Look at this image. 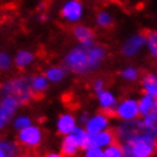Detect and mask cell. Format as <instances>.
Returning <instances> with one entry per match:
<instances>
[{
  "mask_svg": "<svg viewBox=\"0 0 157 157\" xmlns=\"http://www.w3.org/2000/svg\"><path fill=\"white\" fill-rule=\"evenodd\" d=\"M88 48L89 47L77 43L76 45L67 51V53L63 56L61 64L68 71V73H72L78 77H88L92 75Z\"/></svg>",
  "mask_w": 157,
  "mask_h": 157,
  "instance_id": "obj_1",
  "label": "cell"
},
{
  "mask_svg": "<svg viewBox=\"0 0 157 157\" xmlns=\"http://www.w3.org/2000/svg\"><path fill=\"white\" fill-rule=\"evenodd\" d=\"M113 131L116 133L117 141L125 143L143 136H152L157 139V125H149L144 121L143 117L131 121H119Z\"/></svg>",
  "mask_w": 157,
  "mask_h": 157,
  "instance_id": "obj_2",
  "label": "cell"
},
{
  "mask_svg": "<svg viewBox=\"0 0 157 157\" xmlns=\"http://www.w3.org/2000/svg\"><path fill=\"white\" fill-rule=\"evenodd\" d=\"M2 96H13L20 101L21 107L28 105L33 100L35 93L31 88V76L27 75H16L11 76L2 84Z\"/></svg>",
  "mask_w": 157,
  "mask_h": 157,
  "instance_id": "obj_3",
  "label": "cell"
},
{
  "mask_svg": "<svg viewBox=\"0 0 157 157\" xmlns=\"http://www.w3.org/2000/svg\"><path fill=\"white\" fill-rule=\"evenodd\" d=\"M124 157H155L157 153V139L143 136L139 139L121 143Z\"/></svg>",
  "mask_w": 157,
  "mask_h": 157,
  "instance_id": "obj_4",
  "label": "cell"
},
{
  "mask_svg": "<svg viewBox=\"0 0 157 157\" xmlns=\"http://www.w3.org/2000/svg\"><path fill=\"white\" fill-rule=\"evenodd\" d=\"M59 15L63 21L71 25L80 24L84 19L85 8L81 0H65L59 10Z\"/></svg>",
  "mask_w": 157,
  "mask_h": 157,
  "instance_id": "obj_5",
  "label": "cell"
},
{
  "mask_svg": "<svg viewBox=\"0 0 157 157\" xmlns=\"http://www.w3.org/2000/svg\"><path fill=\"white\" fill-rule=\"evenodd\" d=\"M43 139H44V133L40 125L32 124L29 127L17 132L16 140L17 143L27 149H37L41 147Z\"/></svg>",
  "mask_w": 157,
  "mask_h": 157,
  "instance_id": "obj_6",
  "label": "cell"
},
{
  "mask_svg": "<svg viewBox=\"0 0 157 157\" xmlns=\"http://www.w3.org/2000/svg\"><path fill=\"white\" fill-rule=\"evenodd\" d=\"M113 116L119 121H131L141 117L139 108V99H135V97L131 96L123 97L117 104Z\"/></svg>",
  "mask_w": 157,
  "mask_h": 157,
  "instance_id": "obj_7",
  "label": "cell"
},
{
  "mask_svg": "<svg viewBox=\"0 0 157 157\" xmlns=\"http://www.w3.org/2000/svg\"><path fill=\"white\" fill-rule=\"evenodd\" d=\"M144 48H147V33L136 32L123 41L120 47V52L124 57L133 59L137 55H140Z\"/></svg>",
  "mask_w": 157,
  "mask_h": 157,
  "instance_id": "obj_8",
  "label": "cell"
},
{
  "mask_svg": "<svg viewBox=\"0 0 157 157\" xmlns=\"http://www.w3.org/2000/svg\"><path fill=\"white\" fill-rule=\"evenodd\" d=\"M21 107L20 101L13 96H2L0 100V129H4L12 123L19 108Z\"/></svg>",
  "mask_w": 157,
  "mask_h": 157,
  "instance_id": "obj_9",
  "label": "cell"
},
{
  "mask_svg": "<svg viewBox=\"0 0 157 157\" xmlns=\"http://www.w3.org/2000/svg\"><path fill=\"white\" fill-rule=\"evenodd\" d=\"M78 127V121H77V116H75L72 112H63L57 116L56 119V133L59 136L64 137L71 135L75 129Z\"/></svg>",
  "mask_w": 157,
  "mask_h": 157,
  "instance_id": "obj_10",
  "label": "cell"
},
{
  "mask_svg": "<svg viewBox=\"0 0 157 157\" xmlns=\"http://www.w3.org/2000/svg\"><path fill=\"white\" fill-rule=\"evenodd\" d=\"M88 56H89V64H91V72H97L101 67H103L105 59L108 56V49L105 45L100 44V43H95L88 48Z\"/></svg>",
  "mask_w": 157,
  "mask_h": 157,
  "instance_id": "obj_11",
  "label": "cell"
},
{
  "mask_svg": "<svg viewBox=\"0 0 157 157\" xmlns=\"http://www.w3.org/2000/svg\"><path fill=\"white\" fill-rule=\"evenodd\" d=\"M97 96V104H99V108L101 112L107 113L109 116L115 115L116 107L119 104V97L111 89H104L103 92H100Z\"/></svg>",
  "mask_w": 157,
  "mask_h": 157,
  "instance_id": "obj_12",
  "label": "cell"
},
{
  "mask_svg": "<svg viewBox=\"0 0 157 157\" xmlns=\"http://www.w3.org/2000/svg\"><path fill=\"white\" fill-rule=\"evenodd\" d=\"M117 141L116 133L113 129H105V131L97 132V133H92L88 137V143H87V148L88 147H97V148H107L109 145H112L113 143Z\"/></svg>",
  "mask_w": 157,
  "mask_h": 157,
  "instance_id": "obj_13",
  "label": "cell"
},
{
  "mask_svg": "<svg viewBox=\"0 0 157 157\" xmlns=\"http://www.w3.org/2000/svg\"><path fill=\"white\" fill-rule=\"evenodd\" d=\"M72 36L78 44L91 47L96 43V33L91 27L85 24H76L72 28Z\"/></svg>",
  "mask_w": 157,
  "mask_h": 157,
  "instance_id": "obj_14",
  "label": "cell"
},
{
  "mask_svg": "<svg viewBox=\"0 0 157 157\" xmlns=\"http://www.w3.org/2000/svg\"><path fill=\"white\" fill-rule=\"evenodd\" d=\"M111 127V119H109V115L104 112H96L91 115V119L85 125V129L89 135L92 133H97V132H101V131H105V129H109Z\"/></svg>",
  "mask_w": 157,
  "mask_h": 157,
  "instance_id": "obj_15",
  "label": "cell"
},
{
  "mask_svg": "<svg viewBox=\"0 0 157 157\" xmlns=\"http://www.w3.org/2000/svg\"><path fill=\"white\" fill-rule=\"evenodd\" d=\"M35 60H36V55H35L31 49H19L16 53L13 55V63L15 67L19 71H25L28 69L29 67L33 65Z\"/></svg>",
  "mask_w": 157,
  "mask_h": 157,
  "instance_id": "obj_16",
  "label": "cell"
},
{
  "mask_svg": "<svg viewBox=\"0 0 157 157\" xmlns=\"http://www.w3.org/2000/svg\"><path fill=\"white\" fill-rule=\"evenodd\" d=\"M80 151H83V149H81V145H80V143H78L77 139L72 135V133L68 135V136H64L61 139L60 152L65 157H75Z\"/></svg>",
  "mask_w": 157,
  "mask_h": 157,
  "instance_id": "obj_17",
  "label": "cell"
},
{
  "mask_svg": "<svg viewBox=\"0 0 157 157\" xmlns=\"http://www.w3.org/2000/svg\"><path fill=\"white\" fill-rule=\"evenodd\" d=\"M140 85H141L143 93L157 97V73H155V72L144 73L143 76H141Z\"/></svg>",
  "mask_w": 157,
  "mask_h": 157,
  "instance_id": "obj_18",
  "label": "cell"
},
{
  "mask_svg": "<svg viewBox=\"0 0 157 157\" xmlns=\"http://www.w3.org/2000/svg\"><path fill=\"white\" fill-rule=\"evenodd\" d=\"M44 75L47 76V78L49 80L51 84H60L65 80L67 75H68V71L64 68V65H49L47 67L44 71Z\"/></svg>",
  "mask_w": 157,
  "mask_h": 157,
  "instance_id": "obj_19",
  "label": "cell"
},
{
  "mask_svg": "<svg viewBox=\"0 0 157 157\" xmlns=\"http://www.w3.org/2000/svg\"><path fill=\"white\" fill-rule=\"evenodd\" d=\"M49 80L47 78L44 73H37L31 76V88L35 93V96H41L48 91L49 88Z\"/></svg>",
  "mask_w": 157,
  "mask_h": 157,
  "instance_id": "obj_20",
  "label": "cell"
},
{
  "mask_svg": "<svg viewBox=\"0 0 157 157\" xmlns=\"http://www.w3.org/2000/svg\"><path fill=\"white\" fill-rule=\"evenodd\" d=\"M20 147L17 140L3 139L0 141V157H17L20 155Z\"/></svg>",
  "mask_w": 157,
  "mask_h": 157,
  "instance_id": "obj_21",
  "label": "cell"
},
{
  "mask_svg": "<svg viewBox=\"0 0 157 157\" xmlns=\"http://www.w3.org/2000/svg\"><path fill=\"white\" fill-rule=\"evenodd\" d=\"M95 24L100 29H111L115 24V17L113 15L107 10H101L96 13L95 17Z\"/></svg>",
  "mask_w": 157,
  "mask_h": 157,
  "instance_id": "obj_22",
  "label": "cell"
},
{
  "mask_svg": "<svg viewBox=\"0 0 157 157\" xmlns=\"http://www.w3.org/2000/svg\"><path fill=\"white\" fill-rule=\"evenodd\" d=\"M139 108H140V116L141 117L148 115L152 109L156 108V97L147 95V93H143L139 99Z\"/></svg>",
  "mask_w": 157,
  "mask_h": 157,
  "instance_id": "obj_23",
  "label": "cell"
},
{
  "mask_svg": "<svg viewBox=\"0 0 157 157\" xmlns=\"http://www.w3.org/2000/svg\"><path fill=\"white\" fill-rule=\"evenodd\" d=\"M120 77L127 83H135L140 78V71L137 67L127 65L120 71Z\"/></svg>",
  "mask_w": 157,
  "mask_h": 157,
  "instance_id": "obj_24",
  "label": "cell"
},
{
  "mask_svg": "<svg viewBox=\"0 0 157 157\" xmlns=\"http://www.w3.org/2000/svg\"><path fill=\"white\" fill-rule=\"evenodd\" d=\"M147 51L152 59H157V31L147 32Z\"/></svg>",
  "mask_w": 157,
  "mask_h": 157,
  "instance_id": "obj_25",
  "label": "cell"
},
{
  "mask_svg": "<svg viewBox=\"0 0 157 157\" xmlns=\"http://www.w3.org/2000/svg\"><path fill=\"white\" fill-rule=\"evenodd\" d=\"M32 119L28 116V115H16L15 116V119L12 120V123H11V125H12L13 131H21V129H24L27 127H29V125H32Z\"/></svg>",
  "mask_w": 157,
  "mask_h": 157,
  "instance_id": "obj_26",
  "label": "cell"
},
{
  "mask_svg": "<svg viewBox=\"0 0 157 157\" xmlns=\"http://www.w3.org/2000/svg\"><path fill=\"white\" fill-rule=\"evenodd\" d=\"M12 67H15L13 56H11L6 51H2L0 52V69L3 72H8V71L12 69Z\"/></svg>",
  "mask_w": 157,
  "mask_h": 157,
  "instance_id": "obj_27",
  "label": "cell"
},
{
  "mask_svg": "<svg viewBox=\"0 0 157 157\" xmlns=\"http://www.w3.org/2000/svg\"><path fill=\"white\" fill-rule=\"evenodd\" d=\"M104 157H124L121 143L116 141V143H113L112 145L104 148Z\"/></svg>",
  "mask_w": 157,
  "mask_h": 157,
  "instance_id": "obj_28",
  "label": "cell"
},
{
  "mask_svg": "<svg viewBox=\"0 0 157 157\" xmlns=\"http://www.w3.org/2000/svg\"><path fill=\"white\" fill-rule=\"evenodd\" d=\"M83 157H104V149L97 147H88L83 151Z\"/></svg>",
  "mask_w": 157,
  "mask_h": 157,
  "instance_id": "obj_29",
  "label": "cell"
},
{
  "mask_svg": "<svg viewBox=\"0 0 157 157\" xmlns=\"http://www.w3.org/2000/svg\"><path fill=\"white\" fill-rule=\"evenodd\" d=\"M104 89H107V83L103 77H96L92 80V91L95 92V95H99L100 92H103Z\"/></svg>",
  "mask_w": 157,
  "mask_h": 157,
  "instance_id": "obj_30",
  "label": "cell"
},
{
  "mask_svg": "<svg viewBox=\"0 0 157 157\" xmlns=\"http://www.w3.org/2000/svg\"><path fill=\"white\" fill-rule=\"evenodd\" d=\"M144 121L149 125H157V108L152 109L151 112L148 113V115H145L144 117Z\"/></svg>",
  "mask_w": 157,
  "mask_h": 157,
  "instance_id": "obj_31",
  "label": "cell"
},
{
  "mask_svg": "<svg viewBox=\"0 0 157 157\" xmlns=\"http://www.w3.org/2000/svg\"><path fill=\"white\" fill-rule=\"evenodd\" d=\"M89 119H91V113H89V112H87V111L80 112V113H78V116H77L78 125H83V127H85L87 123L89 121Z\"/></svg>",
  "mask_w": 157,
  "mask_h": 157,
  "instance_id": "obj_32",
  "label": "cell"
},
{
  "mask_svg": "<svg viewBox=\"0 0 157 157\" xmlns=\"http://www.w3.org/2000/svg\"><path fill=\"white\" fill-rule=\"evenodd\" d=\"M48 19H49V13L47 12V11H41V12L37 15V20L40 23H45Z\"/></svg>",
  "mask_w": 157,
  "mask_h": 157,
  "instance_id": "obj_33",
  "label": "cell"
},
{
  "mask_svg": "<svg viewBox=\"0 0 157 157\" xmlns=\"http://www.w3.org/2000/svg\"><path fill=\"white\" fill-rule=\"evenodd\" d=\"M44 157H65V156L61 152H48V153H45Z\"/></svg>",
  "mask_w": 157,
  "mask_h": 157,
  "instance_id": "obj_34",
  "label": "cell"
},
{
  "mask_svg": "<svg viewBox=\"0 0 157 157\" xmlns=\"http://www.w3.org/2000/svg\"><path fill=\"white\" fill-rule=\"evenodd\" d=\"M37 10L40 11V12H41V11H45V10H47V4H45L44 2H40V3L37 4Z\"/></svg>",
  "mask_w": 157,
  "mask_h": 157,
  "instance_id": "obj_35",
  "label": "cell"
},
{
  "mask_svg": "<svg viewBox=\"0 0 157 157\" xmlns=\"http://www.w3.org/2000/svg\"><path fill=\"white\" fill-rule=\"evenodd\" d=\"M17 157H29V156H25V155H19Z\"/></svg>",
  "mask_w": 157,
  "mask_h": 157,
  "instance_id": "obj_36",
  "label": "cell"
},
{
  "mask_svg": "<svg viewBox=\"0 0 157 157\" xmlns=\"http://www.w3.org/2000/svg\"><path fill=\"white\" fill-rule=\"evenodd\" d=\"M156 108H157V97H156Z\"/></svg>",
  "mask_w": 157,
  "mask_h": 157,
  "instance_id": "obj_37",
  "label": "cell"
}]
</instances>
